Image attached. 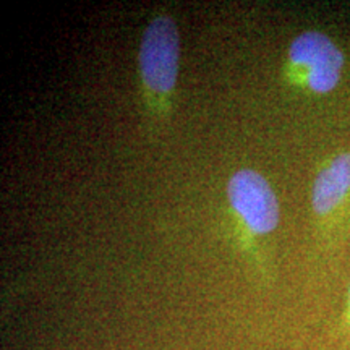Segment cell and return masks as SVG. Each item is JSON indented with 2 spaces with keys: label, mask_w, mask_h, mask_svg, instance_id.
<instances>
[{
  "label": "cell",
  "mask_w": 350,
  "mask_h": 350,
  "mask_svg": "<svg viewBox=\"0 0 350 350\" xmlns=\"http://www.w3.org/2000/svg\"><path fill=\"white\" fill-rule=\"evenodd\" d=\"M350 336V287H349V294H347V301H345V306L340 313V317L338 319V325L334 327V338L338 339H344Z\"/></svg>",
  "instance_id": "5"
},
{
  "label": "cell",
  "mask_w": 350,
  "mask_h": 350,
  "mask_svg": "<svg viewBox=\"0 0 350 350\" xmlns=\"http://www.w3.org/2000/svg\"><path fill=\"white\" fill-rule=\"evenodd\" d=\"M180 70V33L170 13L156 12L144 26L138 47L139 96L151 129L163 130L174 112Z\"/></svg>",
  "instance_id": "1"
},
{
  "label": "cell",
  "mask_w": 350,
  "mask_h": 350,
  "mask_svg": "<svg viewBox=\"0 0 350 350\" xmlns=\"http://www.w3.org/2000/svg\"><path fill=\"white\" fill-rule=\"evenodd\" d=\"M345 55L326 33L308 29L292 39L282 64L287 85L304 93L329 94L339 85Z\"/></svg>",
  "instance_id": "3"
},
{
  "label": "cell",
  "mask_w": 350,
  "mask_h": 350,
  "mask_svg": "<svg viewBox=\"0 0 350 350\" xmlns=\"http://www.w3.org/2000/svg\"><path fill=\"white\" fill-rule=\"evenodd\" d=\"M226 195L240 250L258 274L268 279V266L260 242L268 239L281 222V206L273 185L258 170L242 167L229 177Z\"/></svg>",
  "instance_id": "2"
},
{
  "label": "cell",
  "mask_w": 350,
  "mask_h": 350,
  "mask_svg": "<svg viewBox=\"0 0 350 350\" xmlns=\"http://www.w3.org/2000/svg\"><path fill=\"white\" fill-rule=\"evenodd\" d=\"M310 201L319 237L332 245L345 234L350 219V151L336 152L319 164Z\"/></svg>",
  "instance_id": "4"
}]
</instances>
